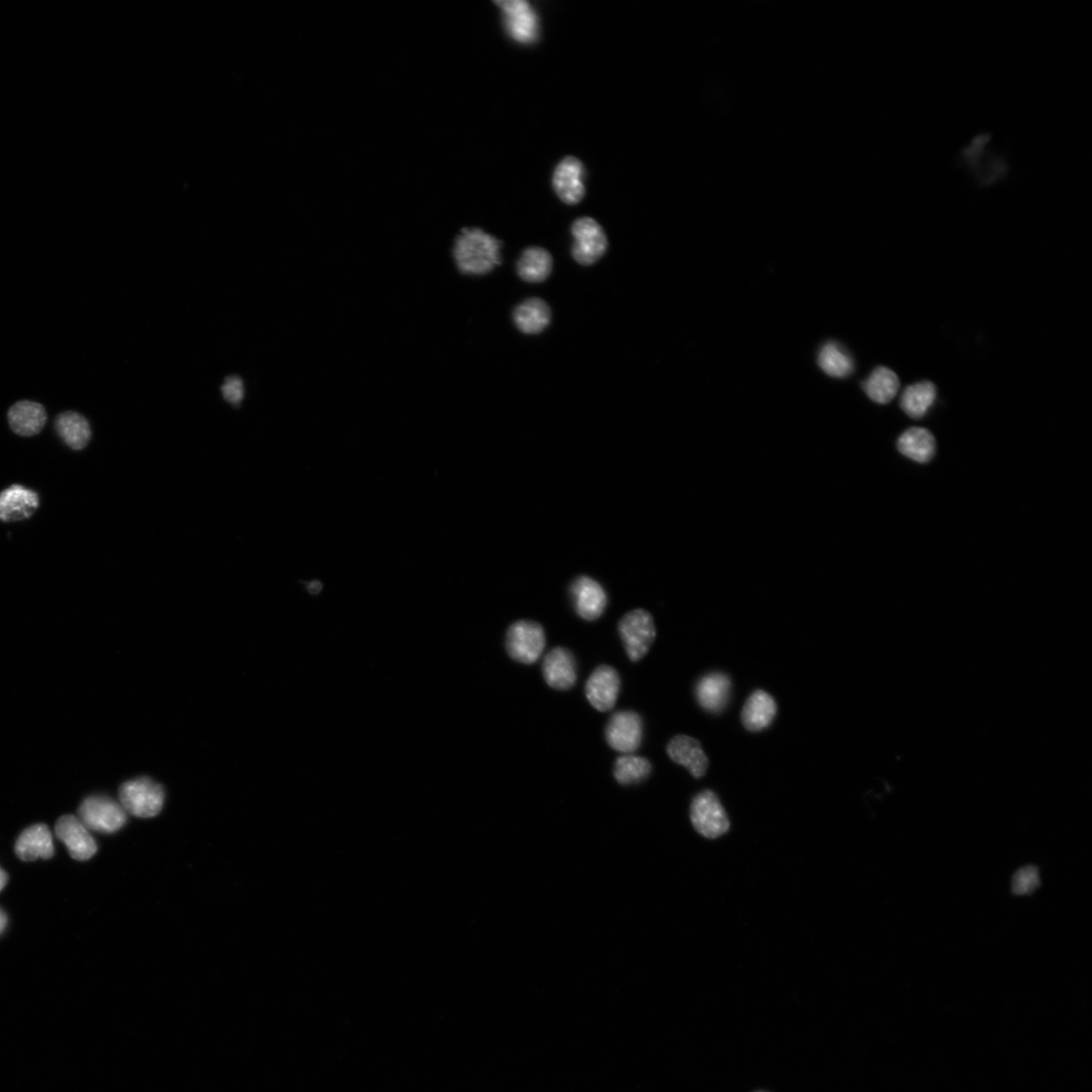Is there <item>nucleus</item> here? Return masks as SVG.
Here are the masks:
<instances>
[{
  "mask_svg": "<svg viewBox=\"0 0 1092 1092\" xmlns=\"http://www.w3.org/2000/svg\"><path fill=\"white\" fill-rule=\"evenodd\" d=\"M54 853L52 835L46 824L23 831L16 843V854L24 862L51 859Z\"/></svg>",
  "mask_w": 1092,
  "mask_h": 1092,
  "instance_id": "a211bd4d",
  "label": "nucleus"
},
{
  "mask_svg": "<svg viewBox=\"0 0 1092 1092\" xmlns=\"http://www.w3.org/2000/svg\"><path fill=\"white\" fill-rule=\"evenodd\" d=\"M516 327L524 334H540L550 323L551 311L542 299H528L516 307L513 313Z\"/></svg>",
  "mask_w": 1092,
  "mask_h": 1092,
  "instance_id": "4be33fe9",
  "label": "nucleus"
},
{
  "mask_svg": "<svg viewBox=\"0 0 1092 1092\" xmlns=\"http://www.w3.org/2000/svg\"><path fill=\"white\" fill-rule=\"evenodd\" d=\"M897 448L916 463L926 464L936 452L935 437L925 428H910L901 435Z\"/></svg>",
  "mask_w": 1092,
  "mask_h": 1092,
  "instance_id": "5701e85b",
  "label": "nucleus"
},
{
  "mask_svg": "<svg viewBox=\"0 0 1092 1092\" xmlns=\"http://www.w3.org/2000/svg\"><path fill=\"white\" fill-rule=\"evenodd\" d=\"M777 711L778 708L773 696L764 690H757L745 703L742 723L750 733L764 731L774 721Z\"/></svg>",
  "mask_w": 1092,
  "mask_h": 1092,
  "instance_id": "6ab92c4d",
  "label": "nucleus"
},
{
  "mask_svg": "<svg viewBox=\"0 0 1092 1092\" xmlns=\"http://www.w3.org/2000/svg\"><path fill=\"white\" fill-rule=\"evenodd\" d=\"M618 630L631 662L642 660L657 637L653 618L644 610L625 614L619 622Z\"/></svg>",
  "mask_w": 1092,
  "mask_h": 1092,
  "instance_id": "39448f33",
  "label": "nucleus"
},
{
  "mask_svg": "<svg viewBox=\"0 0 1092 1092\" xmlns=\"http://www.w3.org/2000/svg\"><path fill=\"white\" fill-rule=\"evenodd\" d=\"M8 880V874L2 868H0V891H2L6 887Z\"/></svg>",
  "mask_w": 1092,
  "mask_h": 1092,
  "instance_id": "473e14b6",
  "label": "nucleus"
},
{
  "mask_svg": "<svg viewBox=\"0 0 1092 1092\" xmlns=\"http://www.w3.org/2000/svg\"><path fill=\"white\" fill-rule=\"evenodd\" d=\"M320 589H321V585L319 584V582H318V581H317V582H315V584H314V582H313V584H311V585L309 586V590H310V591H311L312 593H317V592H319V591H320Z\"/></svg>",
  "mask_w": 1092,
  "mask_h": 1092,
  "instance_id": "72a5a7b5",
  "label": "nucleus"
},
{
  "mask_svg": "<svg viewBox=\"0 0 1092 1092\" xmlns=\"http://www.w3.org/2000/svg\"><path fill=\"white\" fill-rule=\"evenodd\" d=\"M119 804L134 816L149 818L156 816L164 805L163 787L149 777L128 781L119 788Z\"/></svg>",
  "mask_w": 1092,
  "mask_h": 1092,
  "instance_id": "7ed1b4c3",
  "label": "nucleus"
},
{
  "mask_svg": "<svg viewBox=\"0 0 1092 1092\" xmlns=\"http://www.w3.org/2000/svg\"><path fill=\"white\" fill-rule=\"evenodd\" d=\"M1040 884L1039 870L1035 866H1026L1014 873L1011 890L1015 895H1027L1035 892Z\"/></svg>",
  "mask_w": 1092,
  "mask_h": 1092,
  "instance_id": "c756f323",
  "label": "nucleus"
},
{
  "mask_svg": "<svg viewBox=\"0 0 1092 1092\" xmlns=\"http://www.w3.org/2000/svg\"><path fill=\"white\" fill-rule=\"evenodd\" d=\"M643 733V719L637 712L619 711L607 724L605 735L613 749L631 754L641 746Z\"/></svg>",
  "mask_w": 1092,
  "mask_h": 1092,
  "instance_id": "9b49d317",
  "label": "nucleus"
},
{
  "mask_svg": "<svg viewBox=\"0 0 1092 1092\" xmlns=\"http://www.w3.org/2000/svg\"><path fill=\"white\" fill-rule=\"evenodd\" d=\"M55 427L62 441L72 449L82 450L90 441L89 423L77 412L62 413L55 421Z\"/></svg>",
  "mask_w": 1092,
  "mask_h": 1092,
  "instance_id": "393cba45",
  "label": "nucleus"
},
{
  "mask_svg": "<svg viewBox=\"0 0 1092 1092\" xmlns=\"http://www.w3.org/2000/svg\"><path fill=\"white\" fill-rule=\"evenodd\" d=\"M900 379L887 368H877L864 382V391L867 396L878 404H888L900 390Z\"/></svg>",
  "mask_w": 1092,
  "mask_h": 1092,
  "instance_id": "bb28decb",
  "label": "nucleus"
},
{
  "mask_svg": "<svg viewBox=\"0 0 1092 1092\" xmlns=\"http://www.w3.org/2000/svg\"><path fill=\"white\" fill-rule=\"evenodd\" d=\"M991 138L981 134L974 138L960 154L961 161L976 178L980 186H991L1007 178L1009 167L1007 160L988 148Z\"/></svg>",
  "mask_w": 1092,
  "mask_h": 1092,
  "instance_id": "f03ea898",
  "label": "nucleus"
},
{
  "mask_svg": "<svg viewBox=\"0 0 1092 1092\" xmlns=\"http://www.w3.org/2000/svg\"><path fill=\"white\" fill-rule=\"evenodd\" d=\"M732 681L724 673L714 672L704 676L696 685L699 706L711 713L723 711L730 700Z\"/></svg>",
  "mask_w": 1092,
  "mask_h": 1092,
  "instance_id": "f3484780",
  "label": "nucleus"
},
{
  "mask_svg": "<svg viewBox=\"0 0 1092 1092\" xmlns=\"http://www.w3.org/2000/svg\"><path fill=\"white\" fill-rule=\"evenodd\" d=\"M80 819L87 830L103 834H114L127 822V812L115 800L107 796L86 798L79 811Z\"/></svg>",
  "mask_w": 1092,
  "mask_h": 1092,
  "instance_id": "0eeeda50",
  "label": "nucleus"
},
{
  "mask_svg": "<svg viewBox=\"0 0 1092 1092\" xmlns=\"http://www.w3.org/2000/svg\"><path fill=\"white\" fill-rule=\"evenodd\" d=\"M55 832L73 859L86 861L96 854L95 841L80 818L73 815L60 817L56 822Z\"/></svg>",
  "mask_w": 1092,
  "mask_h": 1092,
  "instance_id": "f8f14e48",
  "label": "nucleus"
},
{
  "mask_svg": "<svg viewBox=\"0 0 1092 1092\" xmlns=\"http://www.w3.org/2000/svg\"><path fill=\"white\" fill-rule=\"evenodd\" d=\"M670 759L685 767L696 779L702 778L710 767V760L701 744L688 736H676L667 746Z\"/></svg>",
  "mask_w": 1092,
  "mask_h": 1092,
  "instance_id": "dca6fc26",
  "label": "nucleus"
},
{
  "mask_svg": "<svg viewBox=\"0 0 1092 1092\" xmlns=\"http://www.w3.org/2000/svg\"><path fill=\"white\" fill-rule=\"evenodd\" d=\"M571 231L574 237L572 255L580 265L596 263L609 248V240L603 228L593 217L577 218Z\"/></svg>",
  "mask_w": 1092,
  "mask_h": 1092,
  "instance_id": "6e6552de",
  "label": "nucleus"
},
{
  "mask_svg": "<svg viewBox=\"0 0 1092 1092\" xmlns=\"http://www.w3.org/2000/svg\"><path fill=\"white\" fill-rule=\"evenodd\" d=\"M503 242L480 228H464L452 242L450 253L460 275L482 277L502 263Z\"/></svg>",
  "mask_w": 1092,
  "mask_h": 1092,
  "instance_id": "f257e3e1",
  "label": "nucleus"
},
{
  "mask_svg": "<svg viewBox=\"0 0 1092 1092\" xmlns=\"http://www.w3.org/2000/svg\"><path fill=\"white\" fill-rule=\"evenodd\" d=\"M571 595L576 612L582 619L596 620L606 610L607 595L599 582L589 577L577 578L571 586Z\"/></svg>",
  "mask_w": 1092,
  "mask_h": 1092,
  "instance_id": "4468645a",
  "label": "nucleus"
},
{
  "mask_svg": "<svg viewBox=\"0 0 1092 1092\" xmlns=\"http://www.w3.org/2000/svg\"><path fill=\"white\" fill-rule=\"evenodd\" d=\"M9 422L17 434L31 437L39 434L47 422L45 408L36 402L20 401L9 411Z\"/></svg>",
  "mask_w": 1092,
  "mask_h": 1092,
  "instance_id": "412c9836",
  "label": "nucleus"
},
{
  "mask_svg": "<svg viewBox=\"0 0 1092 1092\" xmlns=\"http://www.w3.org/2000/svg\"><path fill=\"white\" fill-rule=\"evenodd\" d=\"M620 690V677L615 669L602 665L590 676L586 684V696L591 706L598 711H612Z\"/></svg>",
  "mask_w": 1092,
  "mask_h": 1092,
  "instance_id": "ddd939ff",
  "label": "nucleus"
},
{
  "mask_svg": "<svg viewBox=\"0 0 1092 1092\" xmlns=\"http://www.w3.org/2000/svg\"><path fill=\"white\" fill-rule=\"evenodd\" d=\"M650 772L651 765L648 760L633 755L618 758L614 766L616 781L625 786L643 782Z\"/></svg>",
  "mask_w": 1092,
  "mask_h": 1092,
  "instance_id": "c85d7f7f",
  "label": "nucleus"
},
{
  "mask_svg": "<svg viewBox=\"0 0 1092 1092\" xmlns=\"http://www.w3.org/2000/svg\"><path fill=\"white\" fill-rule=\"evenodd\" d=\"M505 29L514 41L528 45L536 42L540 34L537 12L525 0H499Z\"/></svg>",
  "mask_w": 1092,
  "mask_h": 1092,
  "instance_id": "1a4fd4ad",
  "label": "nucleus"
},
{
  "mask_svg": "<svg viewBox=\"0 0 1092 1092\" xmlns=\"http://www.w3.org/2000/svg\"><path fill=\"white\" fill-rule=\"evenodd\" d=\"M224 399L232 405H240L245 398V384L238 377H229L221 387Z\"/></svg>",
  "mask_w": 1092,
  "mask_h": 1092,
  "instance_id": "7c9ffc66",
  "label": "nucleus"
},
{
  "mask_svg": "<svg viewBox=\"0 0 1092 1092\" xmlns=\"http://www.w3.org/2000/svg\"><path fill=\"white\" fill-rule=\"evenodd\" d=\"M690 816L694 829L708 839H717L731 828L720 800L711 790H704L694 797Z\"/></svg>",
  "mask_w": 1092,
  "mask_h": 1092,
  "instance_id": "423d86ee",
  "label": "nucleus"
},
{
  "mask_svg": "<svg viewBox=\"0 0 1092 1092\" xmlns=\"http://www.w3.org/2000/svg\"><path fill=\"white\" fill-rule=\"evenodd\" d=\"M546 642L545 629L540 623L520 620L509 627L506 649L514 661L532 665L540 660Z\"/></svg>",
  "mask_w": 1092,
  "mask_h": 1092,
  "instance_id": "20e7f679",
  "label": "nucleus"
},
{
  "mask_svg": "<svg viewBox=\"0 0 1092 1092\" xmlns=\"http://www.w3.org/2000/svg\"><path fill=\"white\" fill-rule=\"evenodd\" d=\"M584 180V164L577 157L567 156L554 168L552 187L563 203L574 206L585 197Z\"/></svg>",
  "mask_w": 1092,
  "mask_h": 1092,
  "instance_id": "9d476101",
  "label": "nucleus"
},
{
  "mask_svg": "<svg viewBox=\"0 0 1092 1092\" xmlns=\"http://www.w3.org/2000/svg\"><path fill=\"white\" fill-rule=\"evenodd\" d=\"M8 926V916L0 910V934H3Z\"/></svg>",
  "mask_w": 1092,
  "mask_h": 1092,
  "instance_id": "2f4dec72",
  "label": "nucleus"
},
{
  "mask_svg": "<svg viewBox=\"0 0 1092 1092\" xmlns=\"http://www.w3.org/2000/svg\"><path fill=\"white\" fill-rule=\"evenodd\" d=\"M39 507L38 495L19 484L0 494V520L5 522L30 518Z\"/></svg>",
  "mask_w": 1092,
  "mask_h": 1092,
  "instance_id": "aec40b11",
  "label": "nucleus"
},
{
  "mask_svg": "<svg viewBox=\"0 0 1092 1092\" xmlns=\"http://www.w3.org/2000/svg\"><path fill=\"white\" fill-rule=\"evenodd\" d=\"M552 271V257L542 248L525 249L517 262V274L526 282L545 281Z\"/></svg>",
  "mask_w": 1092,
  "mask_h": 1092,
  "instance_id": "b1692460",
  "label": "nucleus"
},
{
  "mask_svg": "<svg viewBox=\"0 0 1092 1092\" xmlns=\"http://www.w3.org/2000/svg\"><path fill=\"white\" fill-rule=\"evenodd\" d=\"M937 398V388L931 381H921L908 386L902 396L901 406L911 418L924 417Z\"/></svg>",
  "mask_w": 1092,
  "mask_h": 1092,
  "instance_id": "a878e982",
  "label": "nucleus"
},
{
  "mask_svg": "<svg viewBox=\"0 0 1092 1092\" xmlns=\"http://www.w3.org/2000/svg\"><path fill=\"white\" fill-rule=\"evenodd\" d=\"M818 366L833 378H845L853 373L854 362L843 348L836 344L825 345L818 354Z\"/></svg>",
  "mask_w": 1092,
  "mask_h": 1092,
  "instance_id": "cd10ccee",
  "label": "nucleus"
},
{
  "mask_svg": "<svg viewBox=\"0 0 1092 1092\" xmlns=\"http://www.w3.org/2000/svg\"><path fill=\"white\" fill-rule=\"evenodd\" d=\"M543 674L549 687L560 691L572 689L577 682L574 654L565 647L553 648L544 661Z\"/></svg>",
  "mask_w": 1092,
  "mask_h": 1092,
  "instance_id": "2eb2a0df",
  "label": "nucleus"
}]
</instances>
